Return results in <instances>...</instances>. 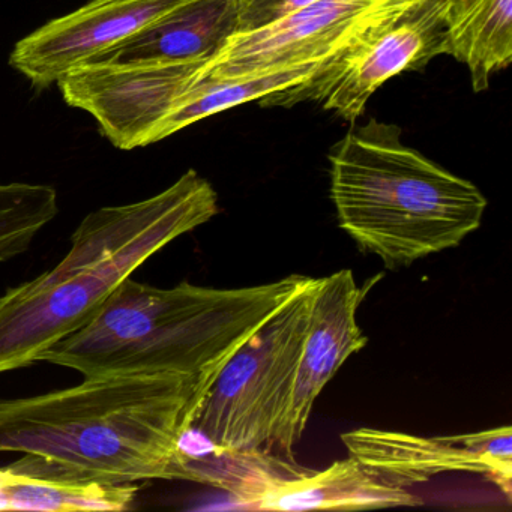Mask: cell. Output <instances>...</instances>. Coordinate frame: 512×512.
<instances>
[{
	"mask_svg": "<svg viewBox=\"0 0 512 512\" xmlns=\"http://www.w3.org/2000/svg\"><path fill=\"white\" fill-rule=\"evenodd\" d=\"M217 214V191L191 169L149 199L86 215L55 268L0 296V374L38 362L143 263Z\"/></svg>",
	"mask_w": 512,
	"mask_h": 512,
	"instance_id": "3957f363",
	"label": "cell"
},
{
	"mask_svg": "<svg viewBox=\"0 0 512 512\" xmlns=\"http://www.w3.org/2000/svg\"><path fill=\"white\" fill-rule=\"evenodd\" d=\"M445 13L446 0H388L307 82L268 95L259 104L289 109L316 101L353 124L392 77L425 70L437 56L448 55Z\"/></svg>",
	"mask_w": 512,
	"mask_h": 512,
	"instance_id": "8992f818",
	"label": "cell"
},
{
	"mask_svg": "<svg viewBox=\"0 0 512 512\" xmlns=\"http://www.w3.org/2000/svg\"><path fill=\"white\" fill-rule=\"evenodd\" d=\"M241 500L262 511H362L421 505L419 497L386 484L352 457L335 461L322 472L292 478L266 473Z\"/></svg>",
	"mask_w": 512,
	"mask_h": 512,
	"instance_id": "7c38bea8",
	"label": "cell"
},
{
	"mask_svg": "<svg viewBox=\"0 0 512 512\" xmlns=\"http://www.w3.org/2000/svg\"><path fill=\"white\" fill-rule=\"evenodd\" d=\"M58 214V191L50 185L0 184V263L26 253Z\"/></svg>",
	"mask_w": 512,
	"mask_h": 512,
	"instance_id": "9a60e30c",
	"label": "cell"
},
{
	"mask_svg": "<svg viewBox=\"0 0 512 512\" xmlns=\"http://www.w3.org/2000/svg\"><path fill=\"white\" fill-rule=\"evenodd\" d=\"M341 440L349 457L386 484L407 488L442 473L469 472L487 476L511 497V427L434 437L358 428Z\"/></svg>",
	"mask_w": 512,
	"mask_h": 512,
	"instance_id": "ba28073f",
	"label": "cell"
},
{
	"mask_svg": "<svg viewBox=\"0 0 512 512\" xmlns=\"http://www.w3.org/2000/svg\"><path fill=\"white\" fill-rule=\"evenodd\" d=\"M386 4L388 0H317L263 28L236 32L202 65L197 80L322 64Z\"/></svg>",
	"mask_w": 512,
	"mask_h": 512,
	"instance_id": "52a82bcc",
	"label": "cell"
},
{
	"mask_svg": "<svg viewBox=\"0 0 512 512\" xmlns=\"http://www.w3.org/2000/svg\"><path fill=\"white\" fill-rule=\"evenodd\" d=\"M241 10L242 0H187L85 65L131 67L211 58L238 32Z\"/></svg>",
	"mask_w": 512,
	"mask_h": 512,
	"instance_id": "8fae6325",
	"label": "cell"
},
{
	"mask_svg": "<svg viewBox=\"0 0 512 512\" xmlns=\"http://www.w3.org/2000/svg\"><path fill=\"white\" fill-rule=\"evenodd\" d=\"M448 55L466 65L473 92L487 91L512 61V0H446Z\"/></svg>",
	"mask_w": 512,
	"mask_h": 512,
	"instance_id": "4fadbf2b",
	"label": "cell"
},
{
	"mask_svg": "<svg viewBox=\"0 0 512 512\" xmlns=\"http://www.w3.org/2000/svg\"><path fill=\"white\" fill-rule=\"evenodd\" d=\"M209 386L179 374H125L0 400V452H22L14 467L61 481L173 479L179 442Z\"/></svg>",
	"mask_w": 512,
	"mask_h": 512,
	"instance_id": "6da1fadb",
	"label": "cell"
},
{
	"mask_svg": "<svg viewBox=\"0 0 512 512\" xmlns=\"http://www.w3.org/2000/svg\"><path fill=\"white\" fill-rule=\"evenodd\" d=\"M316 278L224 362L190 428L227 452L272 448L292 398Z\"/></svg>",
	"mask_w": 512,
	"mask_h": 512,
	"instance_id": "5b68a950",
	"label": "cell"
},
{
	"mask_svg": "<svg viewBox=\"0 0 512 512\" xmlns=\"http://www.w3.org/2000/svg\"><path fill=\"white\" fill-rule=\"evenodd\" d=\"M313 280L170 289L127 278L88 323L38 356L85 377L179 374L214 382L224 362L281 305Z\"/></svg>",
	"mask_w": 512,
	"mask_h": 512,
	"instance_id": "7a4b0ae2",
	"label": "cell"
},
{
	"mask_svg": "<svg viewBox=\"0 0 512 512\" xmlns=\"http://www.w3.org/2000/svg\"><path fill=\"white\" fill-rule=\"evenodd\" d=\"M317 67L319 64L295 65L259 73L197 80L181 95L169 115L158 125L152 143L161 142L218 113L295 88L307 82Z\"/></svg>",
	"mask_w": 512,
	"mask_h": 512,
	"instance_id": "5bb4252c",
	"label": "cell"
},
{
	"mask_svg": "<svg viewBox=\"0 0 512 512\" xmlns=\"http://www.w3.org/2000/svg\"><path fill=\"white\" fill-rule=\"evenodd\" d=\"M314 2L317 0H242L238 32L263 28Z\"/></svg>",
	"mask_w": 512,
	"mask_h": 512,
	"instance_id": "2e32d148",
	"label": "cell"
},
{
	"mask_svg": "<svg viewBox=\"0 0 512 512\" xmlns=\"http://www.w3.org/2000/svg\"><path fill=\"white\" fill-rule=\"evenodd\" d=\"M350 269L316 278L292 398L272 446L292 455L301 442L317 397L344 362L367 346L356 313L365 296Z\"/></svg>",
	"mask_w": 512,
	"mask_h": 512,
	"instance_id": "30bf717a",
	"label": "cell"
},
{
	"mask_svg": "<svg viewBox=\"0 0 512 512\" xmlns=\"http://www.w3.org/2000/svg\"><path fill=\"white\" fill-rule=\"evenodd\" d=\"M329 163L341 230L386 268L458 247L487 211L475 184L404 145L397 125L370 119L350 128Z\"/></svg>",
	"mask_w": 512,
	"mask_h": 512,
	"instance_id": "277c9868",
	"label": "cell"
},
{
	"mask_svg": "<svg viewBox=\"0 0 512 512\" xmlns=\"http://www.w3.org/2000/svg\"><path fill=\"white\" fill-rule=\"evenodd\" d=\"M187 0H91L20 40L10 65L37 89L139 34Z\"/></svg>",
	"mask_w": 512,
	"mask_h": 512,
	"instance_id": "9c48e42d",
	"label": "cell"
}]
</instances>
